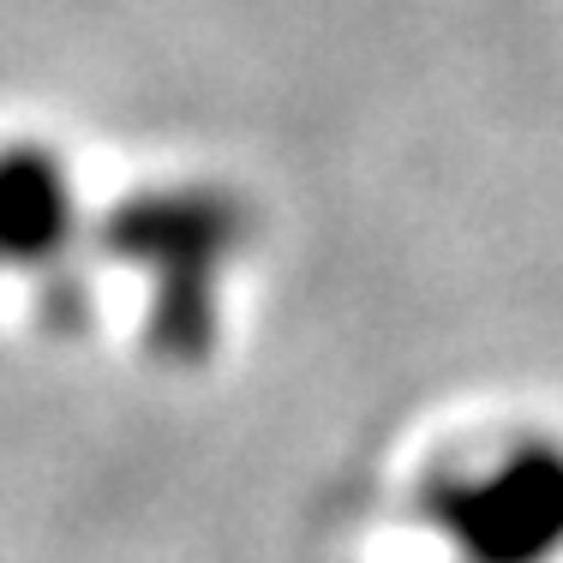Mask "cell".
Here are the masks:
<instances>
[{
	"label": "cell",
	"mask_w": 563,
	"mask_h": 563,
	"mask_svg": "<svg viewBox=\"0 0 563 563\" xmlns=\"http://www.w3.org/2000/svg\"><path fill=\"white\" fill-rule=\"evenodd\" d=\"M252 240V210L210 180L151 186L109 210L97 246L114 271L144 282L151 342L168 360H198L222 330V294Z\"/></svg>",
	"instance_id": "obj_1"
},
{
	"label": "cell",
	"mask_w": 563,
	"mask_h": 563,
	"mask_svg": "<svg viewBox=\"0 0 563 563\" xmlns=\"http://www.w3.org/2000/svg\"><path fill=\"white\" fill-rule=\"evenodd\" d=\"M85 234L73 163L43 139L0 144V282H36L43 306H73V258Z\"/></svg>",
	"instance_id": "obj_3"
},
{
	"label": "cell",
	"mask_w": 563,
	"mask_h": 563,
	"mask_svg": "<svg viewBox=\"0 0 563 563\" xmlns=\"http://www.w3.org/2000/svg\"><path fill=\"white\" fill-rule=\"evenodd\" d=\"M413 516L444 563H558L563 438L509 432L450 455L420 479Z\"/></svg>",
	"instance_id": "obj_2"
}]
</instances>
